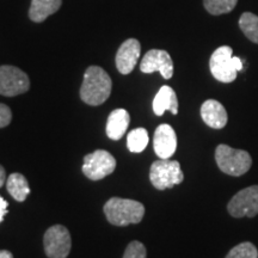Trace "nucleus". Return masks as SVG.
Instances as JSON below:
<instances>
[{
	"label": "nucleus",
	"instance_id": "nucleus-1",
	"mask_svg": "<svg viewBox=\"0 0 258 258\" xmlns=\"http://www.w3.org/2000/svg\"><path fill=\"white\" fill-rule=\"evenodd\" d=\"M112 82L109 74L102 67L90 66L84 74L80 98L89 105H101L109 98Z\"/></svg>",
	"mask_w": 258,
	"mask_h": 258
},
{
	"label": "nucleus",
	"instance_id": "nucleus-2",
	"mask_svg": "<svg viewBox=\"0 0 258 258\" xmlns=\"http://www.w3.org/2000/svg\"><path fill=\"white\" fill-rule=\"evenodd\" d=\"M103 209L108 221L115 226L139 224L145 215L143 203L128 199L111 198L105 203Z\"/></svg>",
	"mask_w": 258,
	"mask_h": 258
},
{
	"label": "nucleus",
	"instance_id": "nucleus-3",
	"mask_svg": "<svg viewBox=\"0 0 258 258\" xmlns=\"http://www.w3.org/2000/svg\"><path fill=\"white\" fill-rule=\"evenodd\" d=\"M209 69L215 79L221 83H232L237 78V73L243 70V61L233 56L231 47H219L212 54L209 60Z\"/></svg>",
	"mask_w": 258,
	"mask_h": 258
},
{
	"label": "nucleus",
	"instance_id": "nucleus-4",
	"mask_svg": "<svg viewBox=\"0 0 258 258\" xmlns=\"http://www.w3.org/2000/svg\"><path fill=\"white\" fill-rule=\"evenodd\" d=\"M215 160L222 172L234 177L245 175L252 165V159L249 152L234 150L227 145H219L217 147Z\"/></svg>",
	"mask_w": 258,
	"mask_h": 258
},
{
	"label": "nucleus",
	"instance_id": "nucleus-5",
	"mask_svg": "<svg viewBox=\"0 0 258 258\" xmlns=\"http://www.w3.org/2000/svg\"><path fill=\"white\" fill-rule=\"evenodd\" d=\"M150 179L158 190L171 189L184 179L183 171L177 160L159 159L151 165Z\"/></svg>",
	"mask_w": 258,
	"mask_h": 258
},
{
	"label": "nucleus",
	"instance_id": "nucleus-6",
	"mask_svg": "<svg viewBox=\"0 0 258 258\" xmlns=\"http://www.w3.org/2000/svg\"><path fill=\"white\" fill-rule=\"evenodd\" d=\"M116 169V159L108 151L97 150L84 158L83 172L91 180H99L111 175Z\"/></svg>",
	"mask_w": 258,
	"mask_h": 258
},
{
	"label": "nucleus",
	"instance_id": "nucleus-7",
	"mask_svg": "<svg viewBox=\"0 0 258 258\" xmlns=\"http://www.w3.org/2000/svg\"><path fill=\"white\" fill-rule=\"evenodd\" d=\"M43 245L49 258H66L72 247L70 231L62 225L51 226L44 233Z\"/></svg>",
	"mask_w": 258,
	"mask_h": 258
},
{
	"label": "nucleus",
	"instance_id": "nucleus-8",
	"mask_svg": "<svg viewBox=\"0 0 258 258\" xmlns=\"http://www.w3.org/2000/svg\"><path fill=\"white\" fill-rule=\"evenodd\" d=\"M30 88L28 74L18 67L0 66V95L15 97L25 93Z\"/></svg>",
	"mask_w": 258,
	"mask_h": 258
},
{
	"label": "nucleus",
	"instance_id": "nucleus-9",
	"mask_svg": "<svg viewBox=\"0 0 258 258\" xmlns=\"http://www.w3.org/2000/svg\"><path fill=\"white\" fill-rule=\"evenodd\" d=\"M233 218H253L258 214V185L245 188L237 192L227 205Z\"/></svg>",
	"mask_w": 258,
	"mask_h": 258
},
{
	"label": "nucleus",
	"instance_id": "nucleus-10",
	"mask_svg": "<svg viewBox=\"0 0 258 258\" xmlns=\"http://www.w3.org/2000/svg\"><path fill=\"white\" fill-rule=\"evenodd\" d=\"M143 73L159 72L164 79H171L173 76V61L166 50L152 49L145 54L140 63Z\"/></svg>",
	"mask_w": 258,
	"mask_h": 258
},
{
	"label": "nucleus",
	"instance_id": "nucleus-11",
	"mask_svg": "<svg viewBox=\"0 0 258 258\" xmlns=\"http://www.w3.org/2000/svg\"><path fill=\"white\" fill-rule=\"evenodd\" d=\"M140 53L141 46L138 40L128 38L127 41H124L121 44V47L118 48L115 57L116 67H117L118 72L124 74V76L133 72L139 61V57H140Z\"/></svg>",
	"mask_w": 258,
	"mask_h": 258
},
{
	"label": "nucleus",
	"instance_id": "nucleus-12",
	"mask_svg": "<svg viewBox=\"0 0 258 258\" xmlns=\"http://www.w3.org/2000/svg\"><path fill=\"white\" fill-rule=\"evenodd\" d=\"M154 152L160 159H170L176 152V132L169 124H160L156 129L153 137Z\"/></svg>",
	"mask_w": 258,
	"mask_h": 258
},
{
	"label": "nucleus",
	"instance_id": "nucleus-13",
	"mask_svg": "<svg viewBox=\"0 0 258 258\" xmlns=\"http://www.w3.org/2000/svg\"><path fill=\"white\" fill-rule=\"evenodd\" d=\"M201 117L206 124L211 128L221 129L227 123V111L220 102L208 99L201 106Z\"/></svg>",
	"mask_w": 258,
	"mask_h": 258
},
{
	"label": "nucleus",
	"instance_id": "nucleus-14",
	"mask_svg": "<svg viewBox=\"0 0 258 258\" xmlns=\"http://www.w3.org/2000/svg\"><path fill=\"white\" fill-rule=\"evenodd\" d=\"M152 106L154 114L157 116H163L166 110L171 111L173 115H177V112H178V99H177L175 90L167 85L161 86L154 97Z\"/></svg>",
	"mask_w": 258,
	"mask_h": 258
},
{
	"label": "nucleus",
	"instance_id": "nucleus-15",
	"mask_svg": "<svg viewBox=\"0 0 258 258\" xmlns=\"http://www.w3.org/2000/svg\"><path fill=\"white\" fill-rule=\"evenodd\" d=\"M129 122H131V115L124 109H116L111 111L106 121V135L111 140H120L127 131Z\"/></svg>",
	"mask_w": 258,
	"mask_h": 258
},
{
	"label": "nucleus",
	"instance_id": "nucleus-16",
	"mask_svg": "<svg viewBox=\"0 0 258 258\" xmlns=\"http://www.w3.org/2000/svg\"><path fill=\"white\" fill-rule=\"evenodd\" d=\"M62 5V0H31L30 9H29V18L35 23H42L59 11Z\"/></svg>",
	"mask_w": 258,
	"mask_h": 258
},
{
	"label": "nucleus",
	"instance_id": "nucleus-17",
	"mask_svg": "<svg viewBox=\"0 0 258 258\" xmlns=\"http://www.w3.org/2000/svg\"><path fill=\"white\" fill-rule=\"evenodd\" d=\"M6 189L16 201L23 202L30 194L28 179L22 173H11L6 179Z\"/></svg>",
	"mask_w": 258,
	"mask_h": 258
},
{
	"label": "nucleus",
	"instance_id": "nucleus-18",
	"mask_svg": "<svg viewBox=\"0 0 258 258\" xmlns=\"http://www.w3.org/2000/svg\"><path fill=\"white\" fill-rule=\"evenodd\" d=\"M239 27L245 36L251 42L258 44V16L251 12H245L240 16Z\"/></svg>",
	"mask_w": 258,
	"mask_h": 258
},
{
	"label": "nucleus",
	"instance_id": "nucleus-19",
	"mask_svg": "<svg viewBox=\"0 0 258 258\" xmlns=\"http://www.w3.org/2000/svg\"><path fill=\"white\" fill-rule=\"evenodd\" d=\"M148 144V133L145 128L133 129L127 137L128 150L133 153H140Z\"/></svg>",
	"mask_w": 258,
	"mask_h": 258
},
{
	"label": "nucleus",
	"instance_id": "nucleus-20",
	"mask_svg": "<svg viewBox=\"0 0 258 258\" xmlns=\"http://www.w3.org/2000/svg\"><path fill=\"white\" fill-rule=\"evenodd\" d=\"M238 0H203V5L211 15L219 16L231 12L235 8Z\"/></svg>",
	"mask_w": 258,
	"mask_h": 258
},
{
	"label": "nucleus",
	"instance_id": "nucleus-21",
	"mask_svg": "<svg viewBox=\"0 0 258 258\" xmlns=\"http://www.w3.org/2000/svg\"><path fill=\"white\" fill-rule=\"evenodd\" d=\"M225 258H258V250L252 243L244 241L228 251Z\"/></svg>",
	"mask_w": 258,
	"mask_h": 258
},
{
	"label": "nucleus",
	"instance_id": "nucleus-22",
	"mask_svg": "<svg viewBox=\"0 0 258 258\" xmlns=\"http://www.w3.org/2000/svg\"><path fill=\"white\" fill-rule=\"evenodd\" d=\"M147 251L146 247L140 241L134 240L128 244L127 249L124 251L123 258H146Z\"/></svg>",
	"mask_w": 258,
	"mask_h": 258
},
{
	"label": "nucleus",
	"instance_id": "nucleus-23",
	"mask_svg": "<svg viewBox=\"0 0 258 258\" xmlns=\"http://www.w3.org/2000/svg\"><path fill=\"white\" fill-rule=\"evenodd\" d=\"M12 111L8 105L0 103V128H4L11 123Z\"/></svg>",
	"mask_w": 258,
	"mask_h": 258
},
{
	"label": "nucleus",
	"instance_id": "nucleus-24",
	"mask_svg": "<svg viewBox=\"0 0 258 258\" xmlns=\"http://www.w3.org/2000/svg\"><path fill=\"white\" fill-rule=\"evenodd\" d=\"M8 207H9V202L0 196V224H2L3 219H4L6 213H8Z\"/></svg>",
	"mask_w": 258,
	"mask_h": 258
},
{
	"label": "nucleus",
	"instance_id": "nucleus-25",
	"mask_svg": "<svg viewBox=\"0 0 258 258\" xmlns=\"http://www.w3.org/2000/svg\"><path fill=\"white\" fill-rule=\"evenodd\" d=\"M6 182V173H5V169L0 165V188L5 184Z\"/></svg>",
	"mask_w": 258,
	"mask_h": 258
},
{
	"label": "nucleus",
	"instance_id": "nucleus-26",
	"mask_svg": "<svg viewBox=\"0 0 258 258\" xmlns=\"http://www.w3.org/2000/svg\"><path fill=\"white\" fill-rule=\"evenodd\" d=\"M0 258H14V254L8 250H0Z\"/></svg>",
	"mask_w": 258,
	"mask_h": 258
}]
</instances>
